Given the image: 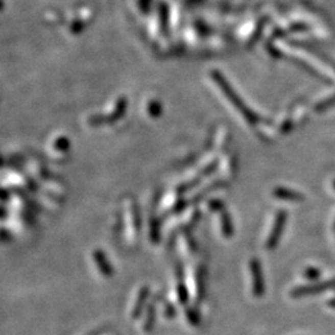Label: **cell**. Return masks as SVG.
<instances>
[{"instance_id":"cell-9","label":"cell","mask_w":335,"mask_h":335,"mask_svg":"<svg viewBox=\"0 0 335 335\" xmlns=\"http://www.w3.org/2000/svg\"><path fill=\"white\" fill-rule=\"evenodd\" d=\"M185 314H186L187 322H189L190 324L194 326H198L200 324V313H199L198 309L194 307H187L186 305Z\"/></svg>"},{"instance_id":"cell-11","label":"cell","mask_w":335,"mask_h":335,"mask_svg":"<svg viewBox=\"0 0 335 335\" xmlns=\"http://www.w3.org/2000/svg\"><path fill=\"white\" fill-rule=\"evenodd\" d=\"M222 232H224L225 237H231L232 236V225H231L230 218L226 215L222 218Z\"/></svg>"},{"instance_id":"cell-13","label":"cell","mask_w":335,"mask_h":335,"mask_svg":"<svg viewBox=\"0 0 335 335\" xmlns=\"http://www.w3.org/2000/svg\"><path fill=\"white\" fill-rule=\"evenodd\" d=\"M164 314H165L166 318H174L175 314H177V310H175V307L172 304V303H167L165 304V308H164Z\"/></svg>"},{"instance_id":"cell-8","label":"cell","mask_w":335,"mask_h":335,"mask_svg":"<svg viewBox=\"0 0 335 335\" xmlns=\"http://www.w3.org/2000/svg\"><path fill=\"white\" fill-rule=\"evenodd\" d=\"M177 294H178V300L180 304L186 305L187 302H189V290L185 285L184 281H178V285H177Z\"/></svg>"},{"instance_id":"cell-3","label":"cell","mask_w":335,"mask_h":335,"mask_svg":"<svg viewBox=\"0 0 335 335\" xmlns=\"http://www.w3.org/2000/svg\"><path fill=\"white\" fill-rule=\"evenodd\" d=\"M335 288V278L330 279V281H324L320 282L318 284H312V285H302V287H297L294 290H292L291 296L293 298H302V297H308V296H314V294L320 293V292H324L328 290Z\"/></svg>"},{"instance_id":"cell-1","label":"cell","mask_w":335,"mask_h":335,"mask_svg":"<svg viewBox=\"0 0 335 335\" xmlns=\"http://www.w3.org/2000/svg\"><path fill=\"white\" fill-rule=\"evenodd\" d=\"M250 271L252 274V293L256 298H261L265 294V277L261 261L253 257L250 261Z\"/></svg>"},{"instance_id":"cell-7","label":"cell","mask_w":335,"mask_h":335,"mask_svg":"<svg viewBox=\"0 0 335 335\" xmlns=\"http://www.w3.org/2000/svg\"><path fill=\"white\" fill-rule=\"evenodd\" d=\"M154 323H155V304L154 302H152L148 305V309H147V316L143 325L144 331H147V333H148V331H152V329L154 328Z\"/></svg>"},{"instance_id":"cell-12","label":"cell","mask_w":335,"mask_h":335,"mask_svg":"<svg viewBox=\"0 0 335 335\" xmlns=\"http://www.w3.org/2000/svg\"><path fill=\"white\" fill-rule=\"evenodd\" d=\"M304 277L305 278L310 279V281H316V279H318L320 277V271L316 267H308L307 270L304 271Z\"/></svg>"},{"instance_id":"cell-10","label":"cell","mask_w":335,"mask_h":335,"mask_svg":"<svg viewBox=\"0 0 335 335\" xmlns=\"http://www.w3.org/2000/svg\"><path fill=\"white\" fill-rule=\"evenodd\" d=\"M277 195H278L281 199H285V200L298 201L303 199L302 195L297 194V193L294 192H287V190H278V192H277Z\"/></svg>"},{"instance_id":"cell-6","label":"cell","mask_w":335,"mask_h":335,"mask_svg":"<svg viewBox=\"0 0 335 335\" xmlns=\"http://www.w3.org/2000/svg\"><path fill=\"white\" fill-rule=\"evenodd\" d=\"M205 283H206V270L203 265H200L196 270V300H198V303L203 302L205 294H206Z\"/></svg>"},{"instance_id":"cell-5","label":"cell","mask_w":335,"mask_h":335,"mask_svg":"<svg viewBox=\"0 0 335 335\" xmlns=\"http://www.w3.org/2000/svg\"><path fill=\"white\" fill-rule=\"evenodd\" d=\"M149 294H150V290L149 287H147V285L141 287L139 292H138V298L135 300L134 308H133L132 310L133 319H138V318L141 316V313H143L144 310V307H146L147 304V300L149 298Z\"/></svg>"},{"instance_id":"cell-2","label":"cell","mask_w":335,"mask_h":335,"mask_svg":"<svg viewBox=\"0 0 335 335\" xmlns=\"http://www.w3.org/2000/svg\"><path fill=\"white\" fill-rule=\"evenodd\" d=\"M285 221H287V213L284 211H279L277 213L276 220H274L272 231H271L270 236H268L267 241H266V250L273 251L274 248L278 246L279 241H281L283 230H284Z\"/></svg>"},{"instance_id":"cell-14","label":"cell","mask_w":335,"mask_h":335,"mask_svg":"<svg viewBox=\"0 0 335 335\" xmlns=\"http://www.w3.org/2000/svg\"><path fill=\"white\" fill-rule=\"evenodd\" d=\"M108 330H109V326H103V328L94 329V330H92L91 333H88L86 335H103V334H106Z\"/></svg>"},{"instance_id":"cell-4","label":"cell","mask_w":335,"mask_h":335,"mask_svg":"<svg viewBox=\"0 0 335 335\" xmlns=\"http://www.w3.org/2000/svg\"><path fill=\"white\" fill-rule=\"evenodd\" d=\"M93 261L94 264L97 265V268L100 270V272L103 274V277L106 278H111L113 276L114 270L112 267L111 262L107 259V256L105 255V252L101 250H96L93 252Z\"/></svg>"}]
</instances>
